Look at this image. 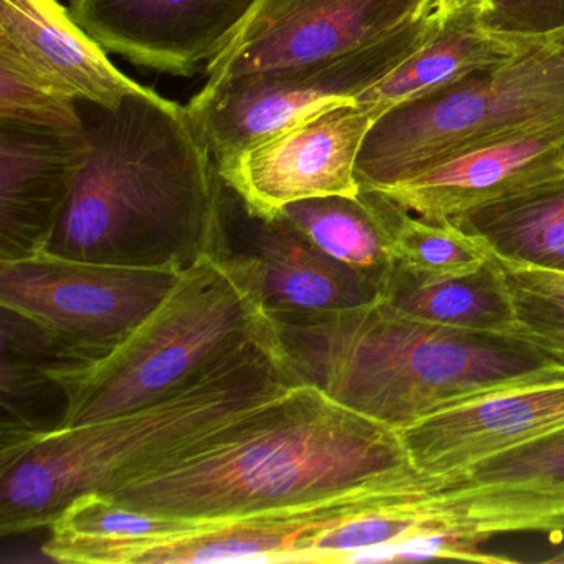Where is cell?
Segmentation results:
<instances>
[{
    "mask_svg": "<svg viewBox=\"0 0 564 564\" xmlns=\"http://www.w3.org/2000/svg\"><path fill=\"white\" fill-rule=\"evenodd\" d=\"M419 480L399 432L296 386L204 451L105 495L151 513L227 520L356 495H405Z\"/></svg>",
    "mask_w": 564,
    "mask_h": 564,
    "instance_id": "obj_1",
    "label": "cell"
},
{
    "mask_svg": "<svg viewBox=\"0 0 564 564\" xmlns=\"http://www.w3.org/2000/svg\"><path fill=\"white\" fill-rule=\"evenodd\" d=\"M80 110L87 158L44 252L177 273L209 256L220 176L187 108L147 87Z\"/></svg>",
    "mask_w": 564,
    "mask_h": 564,
    "instance_id": "obj_2",
    "label": "cell"
},
{
    "mask_svg": "<svg viewBox=\"0 0 564 564\" xmlns=\"http://www.w3.org/2000/svg\"><path fill=\"white\" fill-rule=\"evenodd\" d=\"M270 322L299 384L395 432L488 395L564 378V368L511 336L429 325L379 299Z\"/></svg>",
    "mask_w": 564,
    "mask_h": 564,
    "instance_id": "obj_3",
    "label": "cell"
},
{
    "mask_svg": "<svg viewBox=\"0 0 564 564\" xmlns=\"http://www.w3.org/2000/svg\"><path fill=\"white\" fill-rule=\"evenodd\" d=\"M296 386L273 335L156 404L0 447V533L48 528L82 495L173 467Z\"/></svg>",
    "mask_w": 564,
    "mask_h": 564,
    "instance_id": "obj_4",
    "label": "cell"
},
{
    "mask_svg": "<svg viewBox=\"0 0 564 564\" xmlns=\"http://www.w3.org/2000/svg\"><path fill=\"white\" fill-rule=\"evenodd\" d=\"M273 335L253 296L204 257L123 343L68 376L72 404L62 429L156 404Z\"/></svg>",
    "mask_w": 564,
    "mask_h": 564,
    "instance_id": "obj_5",
    "label": "cell"
},
{
    "mask_svg": "<svg viewBox=\"0 0 564 564\" xmlns=\"http://www.w3.org/2000/svg\"><path fill=\"white\" fill-rule=\"evenodd\" d=\"M520 57L382 113L356 161L359 189L382 193L457 154L564 115V84L536 77Z\"/></svg>",
    "mask_w": 564,
    "mask_h": 564,
    "instance_id": "obj_6",
    "label": "cell"
},
{
    "mask_svg": "<svg viewBox=\"0 0 564 564\" xmlns=\"http://www.w3.org/2000/svg\"><path fill=\"white\" fill-rule=\"evenodd\" d=\"M434 12L351 54L207 80L187 111L216 163L332 105L352 101L411 57L438 28Z\"/></svg>",
    "mask_w": 564,
    "mask_h": 564,
    "instance_id": "obj_7",
    "label": "cell"
},
{
    "mask_svg": "<svg viewBox=\"0 0 564 564\" xmlns=\"http://www.w3.org/2000/svg\"><path fill=\"white\" fill-rule=\"evenodd\" d=\"M209 259L219 263L267 316L310 315L376 302L384 280L336 262L280 213H256L220 177Z\"/></svg>",
    "mask_w": 564,
    "mask_h": 564,
    "instance_id": "obj_8",
    "label": "cell"
},
{
    "mask_svg": "<svg viewBox=\"0 0 564 564\" xmlns=\"http://www.w3.org/2000/svg\"><path fill=\"white\" fill-rule=\"evenodd\" d=\"M180 275L41 252L0 262V306L104 358L163 303Z\"/></svg>",
    "mask_w": 564,
    "mask_h": 564,
    "instance_id": "obj_9",
    "label": "cell"
},
{
    "mask_svg": "<svg viewBox=\"0 0 564 564\" xmlns=\"http://www.w3.org/2000/svg\"><path fill=\"white\" fill-rule=\"evenodd\" d=\"M409 503L455 530L564 533V429L442 477H421Z\"/></svg>",
    "mask_w": 564,
    "mask_h": 564,
    "instance_id": "obj_10",
    "label": "cell"
},
{
    "mask_svg": "<svg viewBox=\"0 0 564 564\" xmlns=\"http://www.w3.org/2000/svg\"><path fill=\"white\" fill-rule=\"evenodd\" d=\"M434 0H260L207 80L316 64L351 54L432 12Z\"/></svg>",
    "mask_w": 564,
    "mask_h": 564,
    "instance_id": "obj_11",
    "label": "cell"
},
{
    "mask_svg": "<svg viewBox=\"0 0 564 564\" xmlns=\"http://www.w3.org/2000/svg\"><path fill=\"white\" fill-rule=\"evenodd\" d=\"M372 123L375 118L358 101H343L217 163V170L265 216L299 200L358 196L356 161Z\"/></svg>",
    "mask_w": 564,
    "mask_h": 564,
    "instance_id": "obj_12",
    "label": "cell"
},
{
    "mask_svg": "<svg viewBox=\"0 0 564 564\" xmlns=\"http://www.w3.org/2000/svg\"><path fill=\"white\" fill-rule=\"evenodd\" d=\"M101 47L151 70L193 75L236 37L260 0H70Z\"/></svg>",
    "mask_w": 564,
    "mask_h": 564,
    "instance_id": "obj_13",
    "label": "cell"
},
{
    "mask_svg": "<svg viewBox=\"0 0 564 564\" xmlns=\"http://www.w3.org/2000/svg\"><path fill=\"white\" fill-rule=\"evenodd\" d=\"M561 170L564 115L457 154L381 194L422 219L445 224Z\"/></svg>",
    "mask_w": 564,
    "mask_h": 564,
    "instance_id": "obj_14",
    "label": "cell"
},
{
    "mask_svg": "<svg viewBox=\"0 0 564 564\" xmlns=\"http://www.w3.org/2000/svg\"><path fill=\"white\" fill-rule=\"evenodd\" d=\"M560 429H564V378L437 412L399 435L414 470L434 478Z\"/></svg>",
    "mask_w": 564,
    "mask_h": 564,
    "instance_id": "obj_15",
    "label": "cell"
},
{
    "mask_svg": "<svg viewBox=\"0 0 564 564\" xmlns=\"http://www.w3.org/2000/svg\"><path fill=\"white\" fill-rule=\"evenodd\" d=\"M87 151L85 128L0 121V262L44 252Z\"/></svg>",
    "mask_w": 564,
    "mask_h": 564,
    "instance_id": "obj_16",
    "label": "cell"
},
{
    "mask_svg": "<svg viewBox=\"0 0 564 564\" xmlns=\"http://www.w3.org/2000/svg\"><path fill=\"white\" fill-rule=\"evenodd\" d=\"M0 64L65 97L108 108L147 88L121 74L57 0H0Z\"/></svg>",
    "mask_w": 564,
    "mask_h": 564,
    "instance_id": "obj_17",
    "label": "cell"
},
{
    "mask_svg": "<svg viewBox=\"0 0 564 564\" xmlns=\"http://www.w3.org/2000/svg\"><path fill=\"white\" fill-rule=\"evenodd\" d=\"M394 495H356L325 503L227 520H200L196 530L138 551L130 564L312 563L316 540L352 511Z\"/></svg>",
    "mask_w": 564,
    "mask_h": 564,
    "instance_id": "obj_18",
    "label": "cell"
},
{
    "mask_svg": "<svg viewBox=\"0 0 564 564\" xmlns=\"http://www.w3.org/2000/svg\"><path fill=\"white\" fill-rule=\"evenodd\" d=\"M0 318V447H6L61 431L72 404L65 376L100 358L8 306Z\"/></svg>",
    "mask_w": 564,
    "mask_h": 564,
    "instance_id": "obj_19",
    "label": "cell"
},
{
    "mask_svg": "<svg viewBox=\"0 0 564 564\" xmlns=\"http://www.w3.org/2000/svg\"><path fill=\"white\" fill-rule=\"evenodd\" d=\"M441 21V19H438ZM533 39L487 31L475 18L441 21L434 34L391 74L356 101L375 121L391 108L432 97L478 75L490 74L527 54Z\"/></svg>",
    "mask_w": 564,
    "mask_h": 564,
    "instance_id": "obj_20",
    "label": "cell"
},
{
    "mask_svg": "<svg viewBox=\"0 0 564 564\" xmlns=\"http://www.w3.org/2000/svg\"><path fill=\"white\" fill-rule=\"evenodd\" d=\"M197 524L199 520L127 507L110 495L87 494L52 521L42 553L57 563L130 564L143 547L193 531Z\"/></svg>",
    "mask_w": 564,
    "mask_h": 564,
    "instance_id": "obj_21",
    "label": "cell"
},
{
    "mask_svg": "<svg viewBox=\"0 0 564 564\" xmlns=\"http://www.w3.org/2000/svg\"><path fill=\"white\" fill-rule=\"evenodd\" d=\"M451 224L498 259L564 272V170L467 210Z\"/></svg>",
    "mask_w": 564,
    "mask_h": 564,
    "instance_id": "obj_22",
    "label": "cell"
},
{
    "mask_svg": "<svg viewBox=\"0 0 564 564\" xmlns=\"http://www.w3.org/2000/svg\"><path fill=\"white\" fill-rule=\"evenodd\" d=\"M379 300L408 318L442 328L511 336L514 313L494 256L467 275L421 282L391 265Z\"/></svg>",
    "mask_w": 564,
    "mask_h": 564,
    "instance_id": "obj_23",
    "label": "cell"
},
{
    "mask_svg": "<svg viewBox=\"0 0 564 564\" xmlns=\"http://www.w3.org/2000/svg\"><path fill=\"white\" fill-rule=\"evenodd\" d=\"M312 242L336 262L384 280L392 265L391 236L382 196H326L283 207Z\"/></svg>",
    "mask_w": 564,
    "mask_h": 564,
    "instance_id": "obj_24",
    "label": "cell"
},
{
    "mask_svg": "<svg viewBox=\"0 0 564 564\" xmlns=\"http://www.w3.org/2000/svg\"><path fill=\"white\" fill-rule=\"evenodd\" d=\"M381 196L391 236L392 265L412 279L432 282L467 275L490 260V250L454 224L412 216L384 194Z\"/></svg>",
    "mask_w": 564,
    "mask_h": 564,
    "instance_id": "obj_25",
    "label": "cell"
},
{
    "mask_svg": "<svg viewBox=\"0 0 564 564\" xmlns=\"http://www.w3.org/2000/svg\"><path fill=\"white\" fill-rule=\"evenodd\" d=\"M495 259L513 306L511 338L530 346L550 365L564 368V272Z\"/></svg>",
    "mask_w": 564,
    "mask_h": 564,
    "instance_id": "obj_26",
    "label": "cell"
},
{
    "mask_svg": "<svg viewBox=\"0 0 564 564\" xmlns=\"http://www.w3.org/2000/svg\"><path fill=\"white\" fill-rule=\"evenodd\" d=\"M0 121L84 130L80 101L57 94L6 64H0Z\"/></svg>",
    "mask_w": 564,
    "mask_h": 564,
    "instance_id": "obj_27",
    "label": "cell"
},
{
    "mask_svg": "<svg viewBox=\"0 0 564 564\" xmlns=\"http://www.w3.org/2000/svg\"><path fill=\"white\" fill-rule=\"evenodd\" d=\"M478 21L495 34L541 37L564 28V0H488Z\"/></svg>",
    "mask_w": 564,
    "mask_h": 564,
    "instance_id": "obj_28",
    "label": "cell"
},
{
    "mask_svg": "<svg viewBox=\"0 0 564 564\" xmlns=\"http://www.w3.org/2000/svg\"><path fill=\"white\" fill-rule=\"evenodd\" d=\"M521 61L536 77L564 84V28L533 37V45Z\"/></svg>",
    "mask_w": 564,
    "mask_h": 564,
    "instance_id": "obj_29",
    "label": "cell"
},
{
    "mask_svg": "<svg viewBox=\"0 0 564 564\" xmlns=\"http://www.w3.org/2000/svg\"><path fill=\"white\" fill-rule=\"evenodd\" d=\"M488 0H434L432 12L441 21L454 18L480 19Z\"/></svg>",
    "mask_w": 564,
    "mask_h": 564,
    "instance_id": "obj_30",
    "label": "cell"
},
{
    "mask_svg": "<svg viewBox=\"0 0 564 564\" xmlns=\"http://www.w3.org/2000/svg\"><path fill=\"white\" fill-rule=\"evenodd\" d=\"M547 563H564V551L563 553L557 554V556L550 557Z\"/></svg>",
    "mask_w": 564,
    "mask_h": 564,
    "instance_id": "obj_31",
    "label": "cell"
}]
</instances>
